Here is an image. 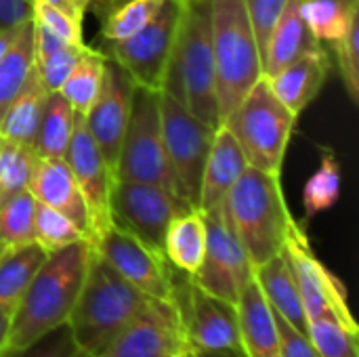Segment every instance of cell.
Instances as JSON below:
<instances>
[{
  "instance_id": "obj_1",
  "label": "cell",
  "mask_w": 359,
  "mask_h": 357,
  "mask_svg": "<svg viewBox=\"0 0 359 357\" xmlns=\"http://www.w3.org/2000/svg\"><path fill=\"white\" fill-rule=\"evenodd\" d=\"M93 255L88 240L46 255L13 309L6 351H21L48 332L67 326Z\"/></svg>"
},
{
  "instance_id": "obj_2",
  "label": "cell",
  "mask_w": 359,
  "mask_h": 357,
  "mask_svg": "<svg viewBox=\"0 0 359 357\" xmlns=\"http://www.w3.org/2000/svg\"><path fill=\"white\" fill-rule=\"evenodd\" d=\"M162 93L170 95L204 124L212 128L221 126L210 36V0L183 2Z\"/></svg>"
},
{
  "instance_id": "obj_3",
  "label": "cell",
  "mask_w": 359,
  "mask_h": 357,
  "mask_svg": "<svg viewBox=\"0 0 359 357\" xmlns=\"http://www.w3.org/2000/svg\"><path fill=\"white\" fill-rule=\"evenodd\" d=\"M151 301L116 274L93 248L78 301L67 320L78 353L82 357L101 353Z\"/></svg>"
},
{
  "instance_id": "obj_4",
  "label": "cell",
  "mask_w": 359,
  "mask_h": 357,
  "mask_svg": "<svg viewBox=\"0 0 359 357\" xmlns=\"http://www.w3.org/2000/svg\"><path fill=\"white\" fill-rule=\"evenodd\" d=\"M225 208L252 269L284 250L294 219L286 206L280 175L248 166L229 189Z\"/></svg>"
},
{
  "instance_id": "obj_5",
  "label": "cell",
  "mask_w": 359,
  "mask_h": 357,
  "mask_svg": "<svg viewBox=\"0 0 359 357\" xmlns=\"http://www.w3.org/2000/svg\"><path fill=\"white\" fill-rule=\"evenodd\" d=\"M210 36L221 122L263 76V59L244 0H210Z\"/></svg>"
},
{
  "instance_id": "obj_6",
  "label": "cell",
  "mask_w": 359,
  "mask_h": 357,
  "mask_svg": "<svg viewBox=\"0 0 359 357\" xmlns=\"http://www.w3.org/2000/svg\"><path fill=\"white\" fill-rule=\"evenodd\" d=\"M297 118L276 97L267 78L261 76L221 124L240 143L248 166L269 175H282Z\"/></svg>"
},
{
  "instance_id": "obj_7",
  "label": "cell",
  "mask_w": 359,
  "mask_h": 357,
  "mask_svg": "<svg viewBox=\"0 0 359 357\" xmlns=\"http://www.w3.org/2000/svg\"><path fill=\"white\" fill-rule=\"evenodd\" d=\"M114 177L122 181L154 183L177 194L162 137L160 90H149L141 86L135 88L133 109L120 145Z\"/></svg>"
},
{
  "instance_id": "obj_8",
  "label": "cell",
  "mask_w": 359,
  "mask_h": 357,
  "mask_svg": "<svg viewBox=\"0 0 359 357\" xmlns=\"http://www.w3.org/2000/svg\"><path fill=\"white\" fill-rule=\"evenodd\" d=\"M160 116L166 160L175 179L177 194L191 206L200 204L204 164L215 139L212 126L198 120L170 95L160 90Z\"/></svg>"
},
{
  "instance_id": "obj_9",
  "label": "cell",
  "mask_w": 359,
  "mask_h": 357,
  "mask_svg": "<svg viewBox=\"0 0 359 357\" xmlns=\"http://www.w3.org/2000/svg\"><path fill=\"white\" fill-rule=\"evenodd\" d=\"M181 11L183 2L166 0L160 13L143 29L124 40L103 42L95 48H99L107 59L116 61L137 86L162 90Z\"/></svg>"
},
{
  "instance_id": "obj_10",
  "label": "cell",
  "mask_w": 359,
  "mask_h": 357,
  "mask_svg": "<svg viewBox=\"0 0 359 357\" xmlns=\"http://www.w3.org/2000/svg\"><path fill=\"white\" fill-rule=\"evenodd\" d=\"M175 301L187 347L204 356L244 357L236 303L206 292L189 278L181 286L177 284Z\"/></svg>"
},
{
  "instance_id": "obj_11",
  "label": "cell",
  "mask_w": 359,
  "mask_h": 357,
  "mask_svg": "<svg viewBox=\"0 0 359 357\" xmlns=\"http://www.w3.org/2000/svg\"><path fill=\"white\" fill-rule=\"evenodd\" d=\"M187 210L194 208L183 198L154 183L116 179L111 185V194H109L111 221L162 255H164V236L168 225Z\"/></svg>"
},
{
  "instance_id": "obj_12",
  "label": "cell",
  "mask_w": 359,
  "mask_h": 357,
  "mask_svg": "<svg viewBox=\"0 0 359 357\" xmlns=\"http://www.w3.org/2000/svg\"><path fill=\"white\" fill-rule=\"evenodd\" d=\"M206 225V250L200 269L189 278L206 292L236 303L246 282L252 278L248 255L231 225L225 200L202 210Z\"/></svg>"
},
{
  "instance_id": "obj_13",
  "label": "cell",
  "mask_w": 359,
  "mask_h": 357,
  "mask_svg": "<svg viewBox=\"0 0 359 357\" xmlns=\"http://www.w3.org/2000/svg\"><path fill=\"white\" fill-rule=\"evenodd\" d=\"M93 248L137 290L151 299L175 303L177 282L170 271V263L162 252L149 248L145 242L114 221L95 238Z\"/></svg>"
},
{
  "instance_id": "obj_14",
  "label": "cell",
  "mask_w": 359,
  "mask_h": 357,
  "mask_svg": "<svg viewBox=\"0 0 359 357\" xmlns=\"http://www.w3.org/2000/svg\"><path fill=\"white\" fill-rule=\"evenodd\" d=\"M282 252L288 259V265L297 280L307 320L318 318L326 311L339 314L343 318H353L345 284L316 257L305 229L297 221L288 231Z\"/></svg>"
},
{
  "instance_id": "obj_15",
  "label": "cell",
  "mask_w": 359,
  "mask_h": 357,
  "mask_svg": "<svg viewBox=\"0 0 359 357\" xmlns=\"http://www.w3.org/2000/svg\"><path fill=\"white\" fill-rule=\"evenodd\" d=\"M185 349L187 341L177 301L154 299L137 320L93 357H181Z\"/></svg>"
},
{
  "instance_id": "obj_16",
  "label": "cell",
  "mask_w": 359,
  "mask_h": 357,
  "mask_svg": "<svg viewBox=\"0 0 359 357\" xmlns=\"http://www.w3.org/2000/svg\"><path fill=\"white\" fill-rule=\"evenodd\" d=\"M63 160L67 162L90 215V227H93V242L95 238L111 223L109 215V194L114 185V173L109 170L105 158L101 156L84 116H76L74 133L69 139V145L65 149ZM90 242V244H93Z\"/></svg>"
},
{
  "instance_id": "obj_17",
  "label": "cell",
  "mask_w": 359,
  "mask_h": 357,
  "mask_svg": "<svg viewBox=\"0 0 359 357\" xmlns=\"http://www.w3.org/2000/svg\"><path fill=\"white\" fill-rule=\"evenodd\" d=\"M135 88L137 84L133 82V78L116 61L107 59L101 93L95 105L84 116L86 126L111 173H116L120 145L133 109Z\"/></svg>"
},
{
  "instance_id": "obj_18",
  "label": "cell",
  "mask_w": 359,
  "mask_h": 357,
  "mask_svg": "<svg viewBox=\"0 0 359 357\" xmlns=\"http://www.w3.org/2000/svg\"><path fill=\"white\" fill-rule=\"evenodd\" d=\"M34 198L74 221L88 242H93V227L86 200L63 158H38L29 183Z\"/></svg>"
},
{
  "instance_id": "obj_19",
  "label": "cell",
  "mask_w": 359,
  "mask_h": 357,
  "mask_svg": "<svg viewBox=\"0 0 359 357\" xmlns=\"http://www.w3.org/2000/svg\"><path fill=\"white\" fill-rule=\"evenodd\" d=\"M330 72V57L320 46L305 53L297 61L288 63L273 76H265L276 97L294 114L301 116L303 109L320 95Z\"/></svg>"
},
{
  "instance_id": "obj_20",
  "label": "cell",
  "mask_w": 359,
  "mask_h": 357,
  "mask_svg": "<svg viewBox=\"0 0 359 357\" xmlns=\"http://www.w3.org/2000/svg\"><path fill=\"white\" fill-rule=\"evenodd\" d=\"M248 168V160L236 141V137L221 124L215 130V139L204 164L202 185H200V204L198 210H208L223 202L236 181Z\"/></svg>"
},
{
  "instance_id": "obj_21",
  "label": "cell",
  "mask_w": 359,
  "mask_h": 357,
  "mask_svg": "<svg viewBox=\"0 0 359 357\" xmlns=\"http://www.w3.org/2000/svg\"><path fill=\"white\" fill-rule=\"evenodd\" d=\"M236 311L244 357H280V337L273 311L265 301L255 276L242 288L236 301Z\"/></svg>"
},
{
  "instance_id": "obj_22",
  "label": "cell",
  "mask_w": 359,
  "mask_h": 357,
  "mask_svg": "<svg viewBox=\"0 0 359 357\" xmlns=\"http://www.w3.org/2000/svg\"><path fill=\"white\" fill-rule=\"evenodd\" d=\"M322 42L311 34L307 21L301 15V0H290L276 25L269 32V38L263 48V76H273L288 63L297 61L309 50L320 48Z\"/></svg>"
},
{
  "instance_id": "obj_23",
  "label": "cell",
  "mask_w": 359,
  "mask_h": 357,
  "mask_svg": "<svg viewBox=\"0 0 359 357\" xmlns=\"http://www.w3.org/2000/svg\"><path fill=\"white\" fill-rule=\"evenodd\" d=\"M252 276H255L265 301L269 303V307L278 316H282L286 322H290L299 330L307 332V318H305L301 292H299L297 280L292 276V269H290L284 252H280V255L271 257L269 261H265L263 265L255 267Z\"/></svg>"
},
{
  "instance_id": "obj_24",
  "label": "cell",
  "mask_w": 359,
  "mask_h": 357,
  "mask_svg": "<svg viewBox=\"0 0 359 357\" xmlns=\"http://www.w3.org/2000/svg\"><path fill=\"white\" fill-rule=\"evenodd\" d=\"M166 0H93L90 11L99 19V44L124 40L143 29Z\"/></svg>"
},
{
  "instance_id": "obj_25",
  "label": "cell",
  "mask_w": 359,
  "mask_h": 357,
  "mask_svg": "<svg viewBox=\"0 0 359 357\" xmlns=\"http://www.w3.org/2000/svg\"><path fill=\"white\" fill-rule=\"evenodd\" d=\"M204 250H206V225H204L202 210L194 208L179 215L168 225L164 236L166 261L177 271L191 278L204 261Z\"/></svg>"
},
{
  "instance_id": "obj_26",
  "label": "cell",
  "mask_w": 359,
  "mask_h": 357,
  "mask_svg": "<svg viewBox=\"0 0 359 357\" xmlns=\"http://www.w3.org/2000/svg\"><path fill=\"white\" fill-rule=\"evenodd\" d=\"M34 25V67L48 93L59 90L67 74L74 69L78 59L88 50L90 44H69L40 23L32 19Z\"/></svg>"
},
{
  "instance_id": "obj_27",
  "label": "cell",
  "mask_w": 359,
  "mask_h": 357,
  "mask_svg": "<svg viewBox=\"0 0 359 357\" xmlns=\"http://www.w3.org/2000/svg\"><path fill=\"white\" fill-rule=\"evenodd\" d=\"M46 97H48V90L42 84V80L34 67L25 86L15 97V101L8 105V109L4 112V116L0 120V137H6V139H13V141L34 147V139H36V130L40 124V116H42Z\"/></svg>"
},
{
  "instance_id": "obj_28",
  "label": "cell",
  "mask_w": 359,
  "mask_h": 357,
  "mask_svg": "<svg viewBox=\"0 0 359 357\" xmlns=\"http://www.w3.org/2000/svg\"><path fill=\"white\" fill-rule=\"evenodd\" d=\"M76 116L78 114L59 90L48 93L42 116H40V124L36 130V139H34V151L38 154V158H63L65 156V149L74 133Z\"/></svg>"
},
{
  "instance_id": "obj_29",
  "label": "cell",
  "mask_w": 359,
  "mask_h": 357,
  "mask_svg": "<svg viewBox=\"0 0 359 357\" xmlns=\"http://www.w3.org/2000/svg\"><path fill=\"white\" fill-rule=\"evenodd\" d=\"M105 63L107 57L99 48L88 46V50L78 59L74 69L63 80L59 93L67 99V103L74 107L76 114L86 116L88 109L95 105L103 86Z\"/></svg>"
},
{
  "instance_id": "obj_30",
  "label": "cell",
  "mask_w": 359,
  "mask_h": 357,
  "mask_svg": "<svg viewBox=\"0 0 359 357\" xmlns=\"http://www.w3.org/2000/svg\"><path fill=\"white\" fill-rule=\"evenodd\" d=\"M46 255L48 252L40 244L32 242L25 246L8 248L0 257V307L15 309Z\"/></svg>"
},
{
  "instance_id": "obj_31",
  "label": "cell",
  "mask_w": 359,
  "mask_h": 357,
  "mask_svg": "<svg viewBox=\"0 0 359 357\" xmlns=\"http://www.w3.org/2000/svg\"><path fill=\"white\" fill-rule=\"evenodd\" d=\"M34 69V25L27 21L0 61V120Z\"/></svg>"
},
{
  "instance_id": "obj_32",
  "label": "cell",
  "mask_w": 359,
  "mask_h": 357,
  "mask_svg": "<svg viewBox=\"0 0 359 357\" xmlns=\"http://www.w3.org/2000/svg\"><path fill=\"white\" fill-rule=\"evenodd\" d=\"M307 335L320 357H359L355 318L326 311L307 320Z\"/></svg>"
},
{
  "instance_id": "obj_33",
  "label": "cell",
  "mask_w": 359,
  "mask_h": 357,
  "mask_svg": "<svg viewBox=\"0 0 359 357\" xmlns=\"http://www.w3.org/2000/svg\"><path fill=\"white\" fill-rule=\"evenodd\" d=\"M301 15L318 42H337L359 17V0H301Z\"/></svg>"
},
{
  "instance_id": "obj_34",
  "label": "cell",
  "mask_w": 359,
  "mask_h": 357,
  "mask_svg": "<svg viewBox=\"0 0 359 357\" xmlns=\"http://www.w3.org/2000/svg\"><path fill=\"white\" fill-rule=\"evenodd\" d=\"M341 196V166L332 149H322V160L318 170L307 179L303 187V208L305 217L313 219L330 210Z\"/></svg>"
},
{
  "instance_id": "obj_35",
  "label": "cell",
  "mask_w": 359,
  "mask_h": 357,
  "mask_svg": "<svg viewBox=\"0 0 359 357\" xmlns=\"http://www.w3.org/2000/svg\"><path fill=\"white\" fill-rule=\"evenodd\" d=\"M36 198L29 189L4 196L0 200V242L8 248L34 242Z\"/></svg>"
},
{
  "instance_id": "obj_36",
  "label": "cell",
  "mask_w": 359,
  "mask_h": 357,
  "mask_svg": "<svg viewBox=\"0 0 359 357\" xmlns=\"http://www.w3.org/2000/svg\"><path fill=\"white\" fill-rule=\"evenodd\" d=\"M38 154L34 147L0 137V196H11L29 189Z\"/></svg>"
},
{
  "instance_id": "obj_37",
  "label": "cell",
  "mask_w": 359,
  "mask_h": 357,
  "mask_svg": "<svg viewBox=\"0 0 359 357\" xmlns=\"http://www.w3.org/2000/svg\"><path fill=\"white\" fill-rule=\"evenodd\" d=\"M86 240L82 229L69 221L59 210L36 202V215H34V242L40 244L46 252L59 250L63 246H69L74 242Z\"/></svg>"
},
{
  "instance_id": "obj_38",
  "label": "cell",
  "mask_w": 359,
  "mask_h": 357,
  "mask_svg": "<svg viewBox=\"0 0 359 357\" xmlns=\"http://www.w3.org/2000/svg\"><path fill=\"white\" fill-rule=\"evenodd\" d=\"M359 17L351 21L343 38L332 42L330 46L337 53L339 59V69H341V80L343 86L353 103L359 101Z\"/></svg>"
},
{
  "instance_id": "obj_39",
  "label": "cell",
  "mask_w": 359,
  "mask_h": 357,
  "mask_svg": "<svg viewBox=\"0 0 359 357\" xmlns=\"http://www.w3.org/2000/svg\"><path fill=\"white\" fill-rule=\"evenodd\" d=\"M32 11H34L32 19L36 23H40L44 29H48L50 34H55L57 38H61L69 44H84L82 23H76L63 11L50 6L44 0H32Z\"/></svg>"
},
{
  "instance_id": "obj_40",
  "label": "cell",
  "mask_w": 359,
  "mask_h": 357,
  "mask_svg": "<svg viewBox=\"0 0 359 357\" xmlns=\"http://www.w3.org/2000/svg\"><path fill=\"white\" fill-rule=\"evenodd\" d=\"M2 357H80V353L74 345L69 328L61 326L36 341L34 345L21 351H6Z\"/></svg>"
},
{
  "instance_id": "obj_41",
  "label": "cell",
  "mask_w": 359,
  "mask_h": 357,
  "mask_svg": "<svg viewBox=\"0 0 359 357\" xmlns=\"http://www.w3.org/2000/svg\"><path fill=\"white\" fill-rule=\"evenodd\" d=\"M288 2L290 0H244L248 17H250V23L255 27V34H257V42H259L261 55H263V48H265V42L269 38L271 27L276 25L278 17L282 15V11L286 8Z\"/></svg>"
},
{
  "instance_id": "obj_42",
  "label": "cell",
  "mask_w": 359,
  "mask_h": 357,
  "mask_svg": "<svg viewBox=\"0 0 359 357\" xmlns=\"http://www.w3.org/2000/svg\"><path fill=\"white\" fill-rule=\"evenodd\" d=\"M273 320L280 337V357H320L307 332L299 330L276 311H273Z\"/></svg>"
},
{
  "instance_id": "obj_43",
  "label": "cell",
  "mask_w": 359,
  "mask_h": 357,
  "mask_svg": "<svg viewBox=\"0 0 359 357\" xmlns=\"http://www.w3.org/2000/svg\"><path fill=\"white\" fill-rule=\"evenodd\" d=\"M32 0H0V32L32 21Z\"/></svg>"
},
{
  "instance_id": "obj_44",
  "label": "cell",
  "mask_w": 359,
  "mask_h": 357,
  "mask_svg": "<svg viewBox=\"0 0 359 357\" xmlns=\"http://www.w3.org/2000/svg\"><path fill=\"white\" fill-rule=\"evenodd\" d=\"M44 2H48L50 6L63 11L76 23H82V19H84V15H86V11H88L93 0H44Z\"/></svg>"
},
{
  "instance_id": "obj_45",
  "label": "cell",
  "mask_w": 359,
  "mask_h": 357,
  "mask_svg": "<svg viewBox=\"0 0 359 357\" xmlns=\"http://www.w3.org/2000/svg\"><path fill=\"white\" fill-rule=\"evenodd\" d=\"M11 320H13V307H0V357L6 353Z\"/></svg>"
},
{
  "instance_id": "obj_46",
  "label": "cell",
  "mask_w": 359,
  "mask_h": 357,
  "mask_svg": "<svg viewBox=\"0 0 359 357\" xmlns=\"http://www.w3.org/2000/svg\"><path fill=\"white\" fill-rule=\"evenodd\" d=\"M23 25H25V23H23ZM23 25L0 32V61H2V57L6 55V50L13 46V42L17 40V36H19V32H21V27H23Z\"/></svg>"
},
{
  "instance_id": "obj_47",
  "label": "cell",
  "mask_w": 359,
  "mask_h": 357,
  "mask_svg": "<svg viewBox=\"0 0 359 357\" xmlns=\"http://www.w3.org/2000/svg\"><path fill=\"white\" fill-rule=\"evenodd\" d=\"M181 357H208V356H204V353H200V351H196V349L187 347V349L183 351V356Z\"/></svg>"
},
{
  "instance_id": "obj_48",
  "label": "cell",
  "mask_w": 359,
  "mask_h": 357,
  "mask_svg": "<svg viewBox=\"0 0 359 357\" xmlns=\"http://www.w3.org/2000/svg\"><path fill=\"white\" fill-rule=\"evenodd\" d=\"M6 250H8V246H4V244H2V242H0V257H2V255H4V252H6Z\"/></svg>"
},
{
  "instance_id": "obj_49",
  "label": "cell",
  "mask_w": 359,
  "mask_h": 357,
  "mask_svg": "<svg viewBox=\"0 0 359 357\" xmlns=\"http://www.w3.org/2000/svg\"><path fill=\"white\" fill-rule=\"evenodd\" d=\"M208 357H236V356H208Z\"/></svg>"
},
{
  "instance_id": "obj_50",
  "label": "cell",
  "mask_w": 359,
  "mask_h": 357,
  "mask_svg": "<svg viewBox=\"0 0 359 357\" xmlns=\"http://www.w3.org/2000/svg\"><path fill=\"white\" fill-rule=\"evenodd\" d=\"M179 2H187V0H179Z\"/></svg>"
},
{
  "instance_id": "obj_51",
  "label": "cell",
  "mask_w": 359,
  "mask_h": 357,
  "mask_svg": "<svg viewBox=\"0 0 359 357\" xmlns=\"http://www.w3.org/2000/svg\"><path fill=\"white\" fill-rule=\"evenodd\" d=\"M0 200H2V196H0Z\"/></svg>"
},
{
  "instance_id": "obj_52",
  "label": "cell",
  "mask_w": 359,
  "mask_h": 357,
  "mask_svg": "<svg viewBox=\"0 0 359 357\" xmlns=\"http://www.w3.org/2000/svg\"><path fill=\"white\" fill-rule=\"evenodd\" d=\"M80 357H82V356H80Z\"/></svg>"
}]
</instances>
